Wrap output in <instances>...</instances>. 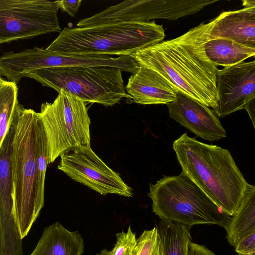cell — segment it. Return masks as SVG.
<instances>
[{"mask_svg": "<svg viewBox=\"0 0 255 255\" xmlns=\"http://www.w3.org/2000/svg\"><path fill=\"white\" fill-rule=\"evenodd\" d=\"M203 23L173 39L162 41L132 56L139 65L154 70L174 88L211 108L218 106L217 67L207 58L208 40Z\"/></svg>", "mask_w": 255, "mask_h": 255, "instance_id": "cell-1", "label": "cell"}, {"mask_svg": "<svg viewBox=\"0 0 255 255\" xmlns=\"http://www.w3.org/2000/svg\"><path fill=\"white\" fill-rule=\"evenodd\" d=\"M185 173L225 213L233 216L250 184L230 151L189 136L185 132L173 143Z\"/></svg>", "mask_w": 255, "mask_h": 255, "instance_id": "cell-2", "label": "cell"}, {"mask_svg": "<svg viewBox=\"0 0 255 255\" xmlns=\"http://www.w3.org/2000/svg\"><path fill=\"white\" fill-rule=\"evenodd\" d=\"M11 155L14 213L22 239L28 234L44 206L38 196L37 113L19 105L13 122Z\"/></svg>", "mask_w": 255, "mask_h": 255, "instance_id": "cell-3", "label": "cell"}, {"mask_svg": "<svg viewBox=\"0 0 255 255\" xmlns=\"http://www.w3.org/2000/svg\"><path fill=\"white\" fill-rule=\"evenodd\" d=\"M162 25L154 21H125L88 27L66 26L46 48L64 54L131 56L163 41Z\"/></svg>", "mask_w": 255, "mask_h": 255, "instance_id": "cell-4", "label": "cell"}, {"mask_svg": "<svg viewBox=\"0 0 255 255\" xmlns=\"http://www.w3.org/2000/svg\"><path fill=\"white\" fill-rule=\"evenodd\" d=\"M147 196L160 219L192 227L216 225L225 229L231 219L183 171L150 184Z\"/></svg>", "mask_w": 255, "mask_h": 255, "instance_id": "cell-5", "label": "cell"}, {"mask_svg": "<svg viewBox=\"0 0 255 255\" xmlns=\"http://www.w3.org/2000/svg\"><path fill=\"white\" fill-rule=\"evenodd\" d=\"M122 71L108 66L54 67L25 72L21 79L29 78L58 93L62 90L86 103L108 107L130 98L126 92Z\"/></svg>", "mask_w": 255, "mask_h": 255, "instance_id": "cell-6", "label": "cell"}, {"mask_svg": "<svg viewBox=\"0 0 255 255\" xmlns=\"http://www.w3.org/2000/svg\"><path fill=\"white\" fill-rule=\"evenodd\" d=\"M87 103L60 90L52 103L45 102L37 113L46 136L49 163L64 153L90 145Z\"/></svg>", "mask_w": 255, "mask_h": 255, "instance_id": "cell-7", "label": "cell"}, {"mask_svg": "<svg viewBox=\"0 0 255 255\" xmlns=\"http://www.w3.org/2000/svg\"><path fill=\"white\" fill-rule=\"evenodd\" d=\"M73 66H108L134 73L139 65L131 56L104 54H64L35 47L14 52H4L0 58V76L16 84L21 75L34 70Z\"/></svg>", "mask_w": 255, "mask_h": 255, "instance_id": "cell-8", "label": "cell"}, {"mask_svg": "<svg viewBox=\"0 0 255 255\" xmlns=\"http://www.w3.org/2000/svg\"><path fill=\"white\" fill-rule=\"evenodd\" d=\"M58 0H0V44L62 30Z\"/></svg>", "mask_w": 255, "mask_h": 255, "instance_id": "cell-9", "label": "cell"}, {"mask_svg": "<svg viewBox=\"0 0 255 255\" xmlns=\"http://www.w3.org/2000/svg\"><path fill=\"white\" fill-rule=\"evenodd\" d=\"M211 0H127L80 20L77 27L125 21L148 22L155 19L177 20L192 15L216 2Z\"/></svg>", "mask_w": 255, "mask_h": 255, "instance_id": "cell-10", "label": "cell"}, {"mask_svg": "<svg viewBox=\"0 0 255 255\" xmlns=\"http://www.w3.org/2000/svg\"><path fill=\"white\" fill-rule=\"evenodd\" d=\"M57 168L101 195L130 197L133 194L132 189L95 153L90 145L77 147L61 155Z\"/></svg>", "mask_w": 255, "mask_h": 255, "instance_id": "cell-11", "label": "cell"}, {"mask_svg": "<svg viewBox=\"0 0 255 255\" xmlns=\"http://www.w3.org/2000/svg\"><path fill=\"white\" fill-rule=\"evenodd\" d=\"M217 88L218 103L213 111L218 117L244 109L255 98V60L219 69Z\"/></svg>", "mask_w": 255, "mask_h": 255, "instance_id": "cell-12", "label": "cell"}, {"mask_svg": "<svg viewBox=\"0 0 255 255\" xmlns=\"http://www.w3.org/2000/svg\"><path fill=\"white\" fill-rule=\"evenodd\" d=\"M169 117L194 133L210 141L227 136L214 112L205 105L176 91V99L167 104Z\"/></svg>", "mask_w": 255, "mask_h": 255, "instance_id": "cell-13", "label": "cell"}, {"mask_svg": "<svg viewBox=\"0 0 255 255\" xmlns=\"http://www.w3.org/2000/svg\"><path fill=\"white\" fill-rule=\"evenodd\" d=\"M204 25L208 40L226 38L255 49V13L244 8L225 11Z\"/></svg>", "mask_w": 255, "mask_h": 255, "instance_id": "cell-14", "label": "cell"}, {"mask_svg": "<svg viewBox=\"0 0 255 255\" xmlns=\"http://www.w3.org/2000/svg\"><path fill=\"white\" fill-rule=\"evenodd\" d=\"M126 90L135 103L141 105H167L176 98V90L164 77L142 65L128 78Z\"/></svg>", "mask_w": 255, "mask_h": 255, "instance_id": "cell-15", "label": "cell"}, {"mask_svg": "<svg viewBox=\"0 0 255 255\" xmlns=\"http://www.w3.org/2000/svg\"><path fill=\"white\" fill-rule=\"evenodd\" d=\"M84 250V240L79 232L69 231L57 222L44 228L30 255H82Z\"/></svg>", "mask_w": 255, "mask_h": 255, "instance_id": "cell-16", "label": "cell"}, {"mask_svg": "<svg viewBox=\"0 0 255 255\" xmlns=\"http://www.w3.org/2000/svg\"><path fill=\"white\" fill-rule=\"evenodd\" d=\"M226 230V239L234 247L255 233V185L249 187Z\"/></svg>", "mask_w": 255, "mask_h": 255, "instance_id": "cell-17", "label": "cell"}, {"mask_svg": "<svg viewBox=\"0 0 255 255\" xmlns=\"http://www.w3.org/2000/svg\"><path fill=\"white\" fill-rule=\"evenodd\" d=\"M204 48L208 59L217 67L234 65L249 57H255V49L226 38L208 39Z\"/></svg>", "mask_w": 255, "mask_h": 255, "instance_id": "cell-18", "label": "cell"}, {"mask_svg": "<svg viewBox=\"0 0 255 255\" xmlns=\"http://www.w3.org/2000/svg\"><path fill=\"white\" fill-rule=\"evenodd\" d=\"M191 227L161 219L156 227L159 237L160 255H189L192 242Z\"/></svg>", "mask_w": 255, "mask_h": 255, "instance_id": "cell-19", "label": "cell"}, {"mask_svg": "<svg viewBox=\"0 0 255 255\" xmlns=\"http://www.w3.org/2000/svg\"><path fill=\"white\" fill-rule=\"evenodd\" d=\"M18 88L14 82L0 78V145L10 129L17 108Z\"/></svg>", "mask_w": 255, "mask_h": 255, "instance_id": "cell-20", "label": "cell"}, {"mask_svg": "<svg viewBox=\"0 0 255 255\" xmlns=\"http://www.w3.org/2000/svg\"><path fill=\"white\" fill-rule=\"evenodd\" d=\"M49 163V154L47 140L40 123L37 151L38 196L41 202H44V183L46 168Z\"/></svg>", "mask_w": 255, "mask_h": 255, "instance_id": "cell-21", "label": "cell"}, {"mask_svg": "<svg viewBox=\"0 0 255 255\" xmlns=\"http://www.w3.org/2000/svg\"><path fill=\"white\" fill-rule=\"evenodd\" d=\"M137 255H160V241L156 227L144 230L137 240Z\"/></svg>", "mask_w": 255, "mask_h": 255, "instance_id": "cell-22", "label": "cell"}, {"mask_svg": "<svg viewBox=\"0 0 255 255\" xmlns=\"http://www.w3.org/2000/svg\"><path fill=\"white\" fill-rule=\"evenodd\" d=\"M117 241L113 248L114 255H137V241L129 226L127 232L116 234Z\"/></svg>", "mask_w": 255, "mask_h": 255, "instance_id": "cell-23", "label": "cell"}, {"mask_svg": "<svg viewBox=\"0 0 255 255\" xmlns=\"http://www.w3.org/2000/svg\"><path fill=\"white\" fill-rule=\"evenodd\" d=\"M239 255H250L255 252V233L241 241L235 247Z\"/></svg>", "mask_w": 255, "mask_h": 255, "instance_id": "cell-24", "label": "cell"}, {"mask_svg": "<svg viewBox=\"0 0 255 255\" xmlns=\"http://www.w3.org/2000/svg\"><path fill=\"white\" fill-rule=\"evenodd\" d=\"M58 1L62 11L67 13L71 17H74L79 10L82 0H59Z\"/></svg>", "mask_w": 255, "mask_h": 255, "instance_id": "cell-25", "label": "cell"}, {"mask_svg": "<svg viewBox=\"0 0 255 255\" xmlns=\"http://www.w3.org/2000/svg\"><path fill=\"white\" fill-rule=\"evenodd\" d=\"M189 255H216L204 246L191 242L189 245Z\"/></svg>", "mask_w": 255, "mask_h": 255, "instance_id": "cell-26", "label": "cell"}, {"mask_svg": "<svg viewBox=\"0 0 255 255\" xmlns=\"http://www.w3.org/2000/svg\"><path fill=\"white\" fill-rule=\"evenodd\" d=\"M244 110L248 114L255 130V98L247 104Z\"/></svg>", "mask_w": 255, "mask_h": 255, "instance_id": "cell-27", "label": "cell"}, {"mask_svg": "<svg viewBox=\"0 0 255 255\" xmlns=\"http://www.w3.org/2000/svg\"><path fill=\"white\" fill-rule=\"evenodd\" d=\"M244 8L255 13V0H245L242 1Z\"/></svg>", "mask_w": 255, "mask_h": 255, "instance_id": "cell-28", "label": "cell"}, {"mask_svg": "<svg viewBox=\"0 0 255 255\" xmlns=\"http://www.w3.org/2000/svg\"><path fill=\"white\" fill-rule=\"evenodd\" d=\"M96 255H114L113 250L109 251L107 249H104L101 251L100 253H97Z\"/></svg>", "mask_w": 255, "mask_h": 255, "instance_id": "cell-29", "label": "cell"}]
</instances>
